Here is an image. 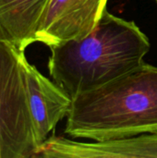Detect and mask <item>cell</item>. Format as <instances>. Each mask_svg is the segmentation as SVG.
<instances>
[{
    "instance_id": "obj_4",
    "label": "cell",
    "mask_w": 157,
    "mask_h": 158,
    "mask_svg": "<svg viewBox=\"0 0 157 158\" xmlns=\"http://www.w3.org/2000/svg\"><path fill=\"white\" fill-rule=\"evenodd\" d=\"M106 4L107 0H49L36 42L50 47L86 37L98 24Z\"/></svg>"
},
{
    "instance_id": "obj_2",
    "label": "cell",
    "mask_w": 157,
    "mask_h": 158,
    "mask_svg": "<svg viewBox=\"0 0 157 158\" xmlns=\"http://www.w3.org/2000/svg\"><path fill=\"white\" fill-rule=\"evenodd\" d=\"M65 133L93 142L157 134V67L143 62L121 78L72 98Z\"/></svg>"
},
{
    "instance_id": "obj_6",
    "label": "cell",
    "mask_w": 157,
    "mask_h": 158,
    "mask_svg": "<svg viewBox=\"0 0 157 158\" xmlns=\"http://www.w3.org/2000/svg\"><path fill=\"white\" fill-rule=\"evenodd\" d=\"M25 73L31 115L36 138L41 145L57 123L68 115L72 98L28 60L25 62Z\"/></svg>"
},
{
    "instance_id": "obj_3",
    "label": "cell",
    "mask_w": 157,
    "mask_h": 158,
    "mask_svg": "<svg viewBox=\"0 0 157 158\" xmlns=\"http://www.w3.org/2000/svg\"><path fill=\"white\" fill-rule=\"evenodd\" d=\"M21 51L0 41V158L33 157L40 146L31 115Z\"/></svg>"
},
{
    "instance_id": "obj_7",
    "label": "cell",
    "mask_w": 157,
    "mask_h": 158,
    "mask_svg": "<svg viewBox=\"0 0 157 158\" xmlns=\"http://www.w3.org/2000/svg\"><path fill=\"white\" fill-rule=\"evenodd\" d=\"M49 0H0V28L6 42L25 51L36 42Z\"/></svg>"
},
{
    "instance_id": "obj_5",
    "label": "cell",
    "mask_w": 157,
    "mask_h": 158,
    "mask_svg": "<svg viewBox=\"0 0 157 158\" xmlns=\"http://www.w3.org/2000/svg\"><path fill=\"white\" fill-rule=\"evenodd\" d=\"M33 157L157 158V134L94 143H80L54 135L38 147Z\"/></svg>"
},
{
    "instance_id": "obj_1",
    "label": "cell",
    "mask_w": 157,
    "mask_h": 158,
    "mask_svg": "<svg viewBox=\"0 0 157 158\" xmlns=\"http://www.w3.org/2000/svg\"><path fill=\"white\" fill-rule=\"evenodd\" d=\"M150 47L149 38L134 21L105 9L86 37L50 46L49 74L74 98L139 68Z\"/></svg>"
},
{
    "instance_id": "obj_9",
    "label": "cell",
    "mask_w": 157,
    "mask_h": 158,
    "mask_svg": "<svg viewBox=\"0 0 157 158\" xmlns=\"http://www.w3.org/2000/svg\"><path fill=\"white\" fill-rule=\"evenodd\" d=\"M153 1H155V2H156L157 3V0H153Z\"/></svg>"
},
{
    "instance_id": "obj_8",
    "label": "cell",
    "mask_w": 157,
    "mask_h": 158,
    "mask_svg": "<svg viewBox=\"0 0 157 158\" xmlns=\"http://www.w3.org/2000/svg\"><path fill=\"white\" fill-rule=\"evenodd\" d=\"M0 41H5V42H6L5 36H4V34H3V31H2L1 28H0Z\"/></svg>"
}]
</instances>
